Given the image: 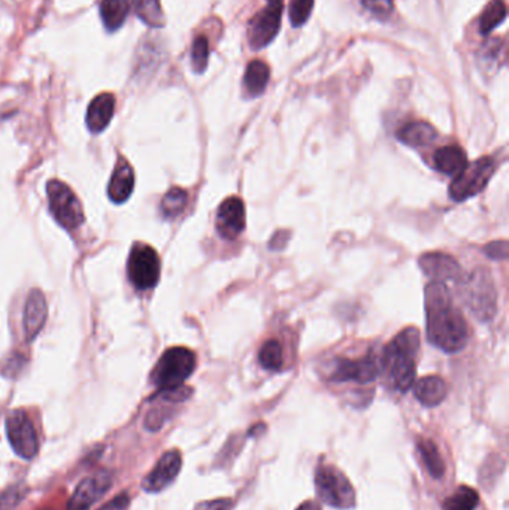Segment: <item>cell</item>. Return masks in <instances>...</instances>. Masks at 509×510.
Returning a JSON list of instances; mask_svg holds the SVG:
<instances>
[{"mask_svg":"<svg viewBox=\"0 0 509 510\" xmlns=\"http://www.w3.org/2000/svg\"><path fill=\"white\" fill-rule=\"evenodd\" d=\"M426 317L429 342L442 351H462L469 340L467 322L455 305L445 284L432 282L426 289Z\"/></svg>","mask_w":509,"mask_h":510,"instance_id":"6da1fadb","label":"cell"},{"mask_svg":"<svg viewBox=\"0 0 509 510\" xmlns=\"http://www.w3.org/2000/svg\"><path fill=\"white\" fill-rule=\"evenodd\" d=\"M420 339V330L408 327L384 348L379 372L396 391L406 393L414 385Z\"/></svg>","mask_w":509,"mask_h":510,"instance_id":"7a4b0ae2","label":"cell"},{"mask_svg":"<svg viewBox=\"0 0 509 510\" xmlns=\"http://www.w3.org/2000/svg\"><path fill=\"white\" fill-rule=\"evenodd\" d=\"M459 282L460 296L467 309L480 321H490L497 309L496 285L492 273L488 272V269L478 268L469 277H463Z\"/></svg>","mask_w":509,"mask_h":510,"instance_id":"3957f363","label":"cell"},{"mask_svg":"<svg viewBox=\"0 0 509 510\" xmlns=\"http://www.w3.org/2000/svg\"><path fill=\"white\" fill-rule=\"evenodd\" d=\"M196 368V356L189 348H171L161 357L152 373V384L159 391L177 389L193 375Z\"/></svg>","mask_w":509,"mask_h":510,"instance_id":"277c9868","label":"cell"},{"mask_svg":"<svg viewBox=\"0 0 509 510\" xmlns=\"http://www.w3.org/2000/svg\"><path fill=\"white\" fill-rule=\"evenodd\" d=\"M316 486L321 502L328 506L351 509L356 505V491L351 482L335 466H320L317 468Z\"/></svg>","mask_w":509,"mask_h":510,"instance_id":"5b68a950","label":"cell"},{"mask_svg":"<svg viewBox=\"0 0 509 510\" xmlns=\"http://www.w3.org/2000/svg\"><path fill=\"white\" fill-rule=\"evenodd\" d=\"M50 211L55 221L66 230L73 231L84 224V211L75 192L59 180H53L46 185Z\"/></svg>","mask_w":509,"mask_h":510,"instance_id":"8992f818","label":"cell"},{"mask_svg":"<svg viewBox=\"0 0 509 510\" xmlns=\"http://www.w3.org/2000/svg\"><path fill=\"white\" fill-rule=\"evenodd\" d=\"M496 171V162L493 157H481L475 163L467 164L466 168L455 176L450 185V196L453 201H463L476 196L485 189Z\"/></svg>","mask_w":509,"mask_h":510,"instance_id":"52a82bcc","label":"cell"},{"mask_svg":"<svg viewBox=\"0 0 509 510\" xmlns=\"http://www.w3.org/2000/svg\"><path fill=\"white\" fill-rule=\"evenodd\" d=\"M127 275L136 289H150L161 278V259L147 243H135L127 261Z\"/></svg>","mask_w":509,"mask_h":510,"instance_id":"ba28073f","label":"cell"},{"mask_svg":"<svg viewBox=\"0 0 509 510\" xmlns=\"http://www.w3.org/2000/svg\"><path fill=\"white\" fill-rule=\"evenodd\" d=\"M9 444L17 456L32 460L39 451L38 435L24 410H11L5 419Z\"/></svg>","mask_w":509,"mask_h":510,"instance_id":"9c48e42d","label":"cell"},{"mask_svg":"<svg viewBox=\"0 0 509 510\" xmlns=\"http://www.w3.org/2000/svg\"><path fill=\"white\" fill-rule=\"evenodd\" d=\"M282 6L268 4L251 18L249 27V43L253 50H261L269 45L281 29Z\"/></svg>","mask_w":509,"mask_h":510,"instance_id":"30bf717a","label":"cell"},{"mask_svg":"<svg viewBox=\"0 0 509 510\" xmlns=\"http://www.w3.org/2000/svg\"><path fill=\"white\" fill-rule=\"evenodd\" d=\"M378 375L379 364L375 357H362L356 360L338 358L335 360V368L330 373V381L369 384V382L375 381Z\"/></svg>","mask_w":509,"mask_h":510,"instance_id":"8fae6325","label":"cell"},{"mask_svg":"<svg viewBox=\"0 0 509 510\" xmlns=\"http://www.w3.org/2000/svg\"><path fill=\"white\" fill-rule=\"evenodd\" d=\"M111 485L113 475L108 470H99L92 476L85 477L69 500L68 510H89L99 498L105 495Z\"/></svg>","mask_w":509,"mask_h":510,"instance_id":"7c38bea8","label":"cell"},{"mask_svg":"<svg viewBox=\"0 0 509 510\" xmlns=\"http://www.w3.org/2000/svg\"><path fill=\"white\" fill-rule=\"evenodd\" d=\"M181 467L182 456L180 451L173 449V451L166 452L157 463L156 467L152 468V472L148 473L143 479V491L152 494L161 493L177 479L178 475L181 472Z\"/></svg>","mask_w":509,"mask_h":510,"instance_id":"4fadbf2b","label":"cell"},{"mask_svg":"<svg viewBox=\"0 0 509 510\" xmlns=\"http://www.w3.org/2000/svg\"><path fill=\"white\" fill-rule=\"evenodd\" d=\"M215 226L221 238L235 240L245 229V206L240 197H229L220 205Z\"/></svg>","mask_w":509,"mask_h":510,"instance_id":"5bb4252c","label":"cell"},{"mask_svg":"<svg viewBox=\"0 0 509 510\" xmlns=\"http://www.w3.org/2000/svg\"><path fill=\"white\" fill-rule=\"evenodd\" d=\"M418 263L425 275L434 282H441V284H446L450 280L459 282L463 278L462 268L457 263V260L444 252H427L421 255Z\"/></svg>","mask_w":509,"mask_h":510,"instance_id":"9a60e30c","label":"cell"},{"mask_svg":"<svg viewBox=\"0 0 509 510\" xmlns=\"http://www.w3.org/2000/svg\"><path fill=\"white\" fill-rule=\"evenodd\" d=\"M48 306H46L45 296L39 289H32L29 298L25 300L24 314H23V329L27 342L36 338L45 326Z\"/></svg>","mask_w":509,"mask_h":510,"instance_id":"2e32d148","label":"cell"},{"mask_svg":"<svg viewBox=\"0 0 509 510\" xmlns=\"http://www.w3.org/2000/svg\"><path fill=\"white\" fill-rule=\"evenodd\" d=\"M135 189V172L124 157H120L111 176L108 196L114 203H124Z\"/></svg>","mask_w":509,"mask_h":510,"instance_id":"e0dca14e","label":"cell"},{"mask_svg":"<svg viewBox=\"0 0 509 510\" xmlns=\"http://www.w3.org/2000/svg\"><path fill=\"white\" fill-rule=\"evenodd\" d=\"M115 97L111 93H102L93 99L87 111V127L92 133H101L110 126L114 117Z\"/></svg>","mask_w":509,"mask_h":510,"instance_id":"ac0fdd59","label":"cell"},{"mask_svg":"<svg viewBox=\"0 0 509 510\" xmlns=\"http://www.w3.org/2000/svg\"><path fill=\"white\" fill-rule=\"evenodd\" d=\"M396 136L400 142L408 147L423 148L432 145L438 139L439 134L429 123L413 122L400 127Z\"/></svg>","mask_w":509,"mask_h":510,"instance_id":"d6986e66","label":"cell"},{"mask_svg":"<svg viewBox=\"0 0 509 510\" xmlns=\"http://www.w3.org/2000/svg\"><path fill=\"white\" fill-rule=\"evenodd\" d=\"M413 387L416 400L427 407L441 405L448 394V385L439 377L421 378Z\"/></svg>","mask_w":509,"mask_h":510,"instance_id":"ffe728a7","label":"cell"},{"mask_svg":"<svg viewBox=\"0 0 509 510\" xmlns=\"http://www.w3.org/2000/svg\"><path fill=\"white\" fill-rule=\"evenodd\" d=\"M435 168L448 176H457L467 166V155L457 145L439 148L434 155Z\"/></svg>","mask_w":509,"mask_h":510,"instance_id":"44dd1931","label":"cell"},{"mask_svg":"<svg viewBox=\"0 0 509 510\" xmlns=\"http://www.w3.org/2000/svg\"><path fill=\"white\" fill-rule=\"evenodd\" d=\"M269 66L265 62H261V60H253L247 66V71H245V92L249 93L250 96H259V94L265 92V88L268 87V83H269Z\"/></svg>","mask_w":509,"mask_h":510,"instance_id":"7402d4cb","label":"cell"},{"mask_svg":"<svg viewBox=\"0 0 509 510\" xmlns=\"http://www.w3.org/2000/svg\"><path fill=\"white\" fill-rule=\"evenodd\" d=\"M129 0H102L101 17L106 29L115 32L126 22Z\"/></svg>","mask_w":509,"mask_h":510,"instance_id":"603a6c76","label":"cell"},{"mask_svg":"<svg viewBox=\"0 0 509 510\" xmlns=\"http://www.w3.org/2000/svg\"><path fill=\"white\" fill-rule=\"evenodd\" d=\"M136 15L150 27H163L166 23L161 0H133Z\"/></svg>","mask_w":509,"mask_h":510,"instance_id":"cb8c5ba5","label":"cell"},{"mask_svg":"<svg viewBox=\"0 0 509 510\" xmlns=\"http://www.w3.org/2000/svg\"><path fill=\"white\" fill-rule=\"evenodd\" d=\"M480 505V495L475 489L463 485L457 488L453 495L446 498L442 509L444 510H475Z\"/></svg>","mask_w":509,"mask_h":510,"instance_id":"d4e9b609","label":"cell"},{"mask_svg":"<svg viewBox=\"0 0 509 510\" xmlns=\"http://www.w3.org/2000/svg\"><path fill=\"white\" fill-rule=\"evenodd\" d=\"M506 18V5L504 0H492L485 6L480 17V32L483 36H487L493 29H496Z\"/></svg>","mask_w":509,"mask_h":510,"instance_id":"484cf974","label":"cell"},{"mask_svg":"<svg viewBox=\"0 0 509 510\" xmlns=\"http://www.w3.org/2000/svg\"><path fill=\"white\" fill-rule=\"evenodd\" d=\"M418 451H420L430 475L435 479L442 477V475L445 472V466H444V460H442L441 454H439L438 446L432 440H421L420 444H418Z\"/></svg>","mask_w":509,"mask_h":510,"instance_id":"4316f807","label":"cell"},{"mask_svg":"<svg viewBox=\"0 0 509 510\" xmlns=\"http://www.w3.org/2000/svg\"><path fill=\"white\" fill-rule=\"evenodd\" d=\"M189 201V194L180 187H173L164 194L162 201V212L166 218H175L185 210Z\"/></svg>","mask_w":509,"mask_h":510,"instance_id":"83f0119b","label":"cell"},{"mask_svg":"<svg viewBox=\"0 0 509 510\" xmlns=\"http://www.w3.org/2000/svg\"><path fill=\"white\" fill-rule=\"evenodd\" d=\"M261 368L266 370H279L282 366V348L277 340H268L259 354Z\"/></svg>","mask_w":509,"mask_h":510,"instance_id":"f1b7e54d","label":"cell"},{"mask_svg":"<svg viewBox=\"0 0 509 510\" xmlns=\"http://www.w3.org/2000/svg\"><path fill=\"white\" fill-rule=\"evenodd\" d=\"M208 59H210V43L207 36L199 34L194 39L193 46H191V66L196 74H203L208 67Z\"/></svg>","mask_w":509,"mask_h":510,"instance_id":"f546056e","label":"cell"},{"mask_svg":"<svg viewBox=\"0 0 509 510\" xmlns=\"http://www.w3.org/2000/svg\"><path fill=\"white\" fill-rule=\"evenodd\" d=\"M314 8V0H291L289 8V17H290L293 27H300L308 22Z\"/></svg>","mask_w":509,"mask_h":510,"instance_id":"4dcf8cb0","label":"cell"},{"mask_svg":"<svg viewBox=\"0 0 509 510\" xmlns=\"http://www.w3.org/2000/svg\"><path fill=\"white\" fill-rule=\"evenodd\" d=\"M363 8L379 20H388L395 13L393 0H362Z\"/></svg>","mask_w":509,"mask_h":510,"instance_id":"1f68e13d","label":"cell"},{"mask_svg":"<svg viewBox=\"0 0 509 510\" xmlns=\"http://www.w3.org/2000/svg\"><path fill=\"white\" fill-rule=\"evenodd\" d=\"M27 488L23 485H14L0 494V510H13L23 502Z\"/></svg>","mask_w":509,"mask_h":510,"instance_id":"d6a6232c","label":"cell"},{"mask_svg":"<svg viewBox=\"0 0 509 510\" xmlns=\"http://www.w3.org/2000/svg\"><path fill=\"white\" fill-rule=\"evenodd\" d=\"M485 252L490 259L505 260L508 257V242L506 240L492 242L485 248Z\"/></svg>","mask_w":509,"mask_h":510,"instance_id":"836d02e7","label":"cell"},{"mask_svg":"<svg viewBox=\"0 0 509 510\" xmlns=\"http://www.w3.org/2000/svg\"><path fill=\"white\" fill-rule=\"evenodd\" d=\"M233 509V502L229 498H217V500H210V502H202L196 505L194 510H231Z\"/></svg>","mask_w":509,"mask_h":510,"instance_id":"e575fe53","label":"cell"},{"mask_svg":"<svg viewBox=\"0 0 509 510\" xmlns=\"http://www.w3.org/2000/svg\"><path fill=\"white\" fill-rule=\"evenodd\" d=\"M131 505V497L129 494H118L117 497L113 498L110 503H106L105 506H102L99 510H127Z\"/></svg>","mask_w":509,"mask_h":510,"instance_id":"d590c367","label":"cell"},{"mask_svg":"<svg viewBox=\"0 0 509 510\" xmlns=\"http://www.w3.org/2000/svg\"><path fill=\"white\" fill-rule=\"evenodd\" d=\"M296 510H321V507L317 502H305Z\"/></svg>","mask_w":509,"mask_h":510,"instance_id":"8d00e7d4","label":"cell"},{"mask_svg":"<svg viewBox=\"0 0 509 510\" xmlns=\"http://www.w3.org/2000/svg\"><path fill=\"white\" fill-rule=\"evenodd\" d=\"M268 4L284 5V0H268Z\"/></svg>","mask_w":509,"mask_h":510,"instance_id":"74e56055","label":"cell"}]
</instances>
